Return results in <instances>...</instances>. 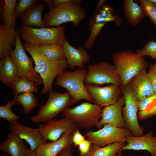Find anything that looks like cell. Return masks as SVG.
<instances>
[{
  "label": "cell",
  "mask_w": 156,
  "mask_h": 156,
  "mask_svg": "<svg viewBox=\"0 0 156 156\" xmlns=\"http://www.w3.org/2000/svg\"><path fill=\"white\" fill-rule=\"evenodd\" d=\"M24 48L31 55L35 63V70L43 81L41 92L44 94L53 90L52 84L56 77L69 67L67 60H54L47 57L36 45L26 42L23 44Z\"/></svg>",
  "instance_id": "6da1fadb"
},
{
  "label": "cell",
  "mask_w": 156,
  "mask_h": 156,
  "mask_svg": "<svg viewBox=\"0 0 156 156\" xmlns=\"http://www.w3.org/2000/svg\"><path fill=\"white\" fill-rule=\"evenodd\" d=\"M113 62L121 80V86L128 84L130 80L149 64L144 57L131 50L122 51L114 53Z\"/></svg>",
  "instance_id": "7a4b0ae2"
},
{
  "label": "cell",
  "mask_w": 156,
  "mask_h": 156,
  "mask_svg": "<svg viewBox=\"0 0 156 156\" xmlns=\"http://www.w3.org/2000/svg\"><path fill=\"white\" fill-rule=\"evenodd\" d=\"M85 9L80 4L70 2L55 6L47 12L42 18L46 27H58L61 24L72 22L73 27H77L86 16Z\"/></svg>",
  "instance_id": "3957f363"
},
{
  "label": "cell",
  "mask_w": 156,
  "mask_h": 156,
  "mask_svg": "<svg viewBox=\"0 0 156 156\" xmlns=\"http://www.w3.org/2000/svg\"><path fill=\"white\" fill-rule=\"evenodd\" d=\"M20 37L25 42L38 45L55 44L62 45L67 38L62 25L51 28H34L20 25L17 29Z\"/></svg>",
  "instance_id": "277c9868"
},
{
  "label": "cell",
  "mask_w": 156,
  "mask_h": 156,
  "mask_svg": "<svg viewBox=\"0 0 156 156\" xmlns=\"http://www.w3.org/2000/svg\"><path fill=\"white\" fill-rule=\"evenodd\" d=\"M87 73L86 70L80 68L72 72L65 71L57 76L55 83L67 90L72 97L73 104L82 99L94 102L84 84Z\"/></svg>",
  "instance_id": "5b68a950"
},
{
  "label": "cell",
  "mask_w": 156,
  "mask_h": 156,
  "mask_svg": "<svg viewBox=\"0 0 156 156\" xmlns=\"http://www.w3.org/2000/svg\"><path fill=\"white\" fill-rule=\"evenodd\" d=\"M49 96L47 102L41 106L37 114L31 118L33 123L47 124L73 104L72 97L67 91L60 93L52 90L49 92Z\"/></svg>",
  "instance_id": "8992f818"
},
{
  "label": "cell",
  "mask_w": 156,
  "mask_h": 156,
  "mask_svg": "<svg viewBox=\"0 0 156 156\" xmlns=\"http://www.w3.org/2000/svg\"><path fill=\"white\" fill-rule=\"evenodd\" d=\"M102 107L95 104L84 102L62 112L78 128L89 129L96 126L101 118Z\"/></svg>",
  "instance_id": "52a82bcc"
},
{
  "label": "cell",
  "mask_w": 156,
  "mask_h": 156,
  "mask_svg": "<svg viewBox=\"0 0 156 156\" xmlns=\"http://www.w3.org/2000/svg\"><path fill=\"white\" fill-rule=\"evenodd\" d=\"M114 22L118 26L122 23L121 19L110 6L103 5L100 10L91 17L89 22L90 34L84 42V48L90 50L95 44V40L103 27L107 23Z\"/></svg>",
  "instance_id": "ba28073f"
},
{
  "label": "cell",
  "mask_w": 156,
  "mask_h": 156,
  "mask_svg": "<svg viewBox=\"0 0 156 156\" xmlns=\"http://www.w3.org/2000/svg\"><path fill=\"white\" fill-rule=\"evenodd\" d=\"M121 88L125 102V106L122 108V114L126 128L133 135L142 136L144 135V131L143 128L138 122V100L129 84L121 86Z\"/></svg>",
  "instance_id": "9c48e42d"
},
{
  "label": "cell",
  "mask_w": 156,
  "mask_h": 156,
  "mask_svg": "<svg viewBox=\"0 0 156 156\" xmlns=\"http://www.w3.org/2000/svg\"><path fill=\"white\" fill-rule=\"evenodd\" d=\"M18 30L16 46L9 56L15 63L19 77L36 82L38 85L43 83L41 77L33 68L34 60L26 54Z\"/></svg>",
  "instance_id": "30bf717a"
},
{
  "label": "cell",
  "mask_w": 156,
  "mask_h": 156,
  "mask_svg": "<svg viewBox=\"0 0 156 156\" xmlns=\"http://www.w3.org/2000/svg\"><path fill=\"white\" fill-rule=\"evenodd\" d=\"M103 127L96 131H86L85 135L92 143L104 147L118 142H125L127 137L133 135L127 128H122L105 124Z\"/></svg>",
  "instance_id": "8fae6325"
},
{
  "label": "cell",
  "mask_w": 156,
  "mask_h": 156,
  "mask_svg": "<svg viewBox=\"0 0 156 156\" xmlns=\"http://www.w3.org/2000/svg\"><path fill=\"white\" fill-rule=\"evenodd\" d=\"M84 80L88 84L101 85L105 83L121 86V80L115 68L107 62H101L88 66Z\"/></svg>",
  "instance_id": "7c38bea8"
},
{
  "label": "cell",
  "mask_w": 156,
  "mask_h": 156,
  "mask_svg": "<svg viewBox=\"0 0 156 156\" xmlns=\"http://www.w3.org/2000/svg\"><path fill=\"white\" fill-rule=\"evenodd\" d=\"M85 86L94 103L102 107L115 103L122 93L121 86L114 84L104 87L93 84L86 83Z\"/></svg>",
  "instance_id": "4fadbf2b"
},
{
  "label": "cell",
  "mask_w": 156,
  "mask_h": 156,
  "mask_svg": "<svg viewBox=\"0 0 156 156\" xmlns=\"http://www.w3.org/2000/svg\"><path fill=\"white\" fill-rule=\"evenodd\" d=\"M38 128L45 140L51 141L57 140L66 132H74L78 129L70 119L66 117L53 119L45 125L40 124Z\"/></svg>",
  "instance_id": "5bb4252c"
},
{
  "label": "cell",
  "mask_w": 156,
  "mask_h": 156,
  "mask_svg": "<svg viewBox=\"0 0 156 156\" xmlns=\"http://www.w3.org/2000/svg\"><path fill=\"white\" fill-rule=\"evenodd\" d=\"M9 129L29 144L30 150L31 152H35L40 145L47 142L39 128L26 127L18 121H13L10 122Z\"/></svg>",
  "instance_id": "9a60e30c"
},
{
  "label": "cell",
  "mask_w": 156,
  "mask_h": 156,
  "mask_svg": "<svg viewBox=\"0 0 156 156\" xmlns=\"http://www.w3.org/2000/svg\"><path fill=\"white\" fill-rule=\"evenodd\" d=\"M123 96L120 97L115 103L104 107L103 109L101 119L96 125L100 128L105 124L122 128H126L122 114V106L124 104Z\"/></svg>",
  "instance_id": "2e32d148"
},
{
  "label": "cell",
  "mask_w": 156,
  "mask_h": 156,
  "mask_svg": "<svg viewBox=\"0 0 156 156\" xmlns=\"http://www.w3.org/2000/svg\"><path fill=\"white\" fill-rule=\"evenodd\" d=\"M151 131L142 136H128L125 144L119 151L124 150H145L150 153L152 156H156V138Z\"/></svg>",
  "instance_id": "e0dca14e"
},
{
  "label": "cell",
  "mask_w": 156,
  "mask_h": 156,
  "mask_svg": "<svg viewBox=\"0 0 156 156\" xmlns=\"http://www.w3.org/2000/svg\"><path fill=\"white\" fill-rule=\"evenodd\" d=\"M74 133L66 132L56 141L40 145L35 151L34 156H55L64 148L72 144Z\"/></svg>",
  "instance_id": "ac0fdd59"
},
{
  "label": "cell",
  "mask_w": 156,
  "mask_h": 156,
  "mask_svg": "<svg viewBox=\"0 0 156 156\" xmlns=\"http://www.w3.org/2000/svg\"><path fill=\"white\" fill-rule=\"evenodd\" d=\"M62 46L68 64L71 70L74 69L76 66L83 68L84 64L90 62V56L83 47L79 46L76 49L69 44L67 39Z\"/></svg>",
  "instance_id": "d6986e66"
},
{
  "label": "cell",
  "mask_w": 156,
  "mask_h": 156,
  "mask_svg": "<svg viewBox=\"0 0 156 156\" xmlns=\"http://www.w3.org/2000/svg\"><path fill=\"white\" fill-rule=\"evenodd\" d=\"M128 84L138 100L155 94L146 69L141 70L130 80Z\"/></svg>",
  "instance_id": "ffe728a7"
},
{
  "label": "cell",
  "mask_w": 156,
  "mask_h": 156,
  "mask_svg": "<svg viewBox=\"0 0 156 156\" xmlns=\"http://www.w3.org/2000/svg\"><path fill=\"white\" fill-rule=\"evenodd\" d=\"M17 29L1 23L0 24V57L1 60L9 55L15 48Z\"/></svg>",
  "instance_id": "44dd1931"
},
{
  "label": "cell",
  "mask_w": 156,
  "mask_h": 156,
  "mask_svg": "<svg viewBox=\"0 0 156 156\" xmlns=\"http://www.w3.org/2000/svg\"><path fill=\"white\" fill-rule=\"evenodd\" d=\"M0 150L11 156H28L31 152L26 144L11 131L8 134L5 141L0 145Z\"/></svg>",
  "instance_id": "7402d4cb"
},
{
  "label": "cell",
  "mask_w": 156,
  "mask_h": 156,
  "mask_svg": "<svg viewBox=\"0 0 156 156\" xmlns=\"http://www.w3.org/2000/svg\"><path fill=\"white\" fill-rule=\"evenodd\" d=\"M45 8L44 4L39 2L36 3L26 10L20 17L22 25L39 28L46 27L42 18Z\"/></svg>",
  "instance_id": "603a6c76"
},
{
  "label": "cell",
  "mask_w": 156,
  "mask_h": 156,
  "mask_svg": "<svg viewBox=\"0 0 156 156\" xmlns=\"http://www.w3.org/2000/svg\"><path fill=\"white\" fill-rule=\"evenodd\" d=\"M19 77L16 65L9 55L0 60V81L9 87Z\"/></svg>",
  "instance_id": "cb8c5ba5"
},
{
  "label": "cell",
  "mask_w": 156,
  "mask_h": 156,
  "mask_svg": "<svg viewBox=\"0 0 156 156\" xmlns=\"http://www.w3.org/2000/svg\"><path fill=\"white\" fill-rule=\"evenodd\" d=\"M125 16L133 27L136 26L146 16L142 8L133 0H125L123 4Z\"/></svg>",
  "instance_id": "d4e9b609"
},
{
  "label": "cell",
  "mask_w": 156,
  "mask_h": 156,
  "mask_svg": "<svg viewBox=\"0 0 156 156\" xmlns=\"http://www.w3.org/2000/svg\"><path fill=\"white\" fill-rule=\"evenodd\" d=\"M16 0H0L1 23L15 28L16 20L15 10Z\"/></svg>",
  "instance_id": "484cf974"
},
{
  "label": "cell",
  "mask_w": 156,
  "mask_h": 156,
  "mask_svg": "<svg viewBox=\"0 0 156 156\" xmlns=\"http://www.w3.org/2000/svg\"><path fill=\"white\" fill-rule=\"evenodd\" d=\"M125 144V142H118L100 147L92 143L88 152L81 156H116L119 151Z\"/></svg>",
  "instance_id": "4316f807"
},
{
  "label": "cell",
  "mask_w": 156,
  "mask_h": 156,
  "mask_svg": "<svg viewBox=\"0 0 156 156\" xmlns=\"http://www.w3.org/2000/svg\"><path fill=\"white\" fill-rule=\"evenodd\" d=\"M38 84L35 82L19 77L9 86L12 90V95L15 96L25 92H36Z\"/></svg>",
  "instance_id": "83f0119b"
},
{
  "label": "cell",
  "mask_w": 156,
  "mask_h": 156,
  "mask_svg": "<svg viewBox=\"0 0 156 156\" xmlns=\"http://www.w3.org/2000/svg\"><path fill=\"white\" fill-rule=\"evenodd\" d=\"M16 104L21 105L23 112L28 114L34 108L40 106L37 98L32 92H25L14 96Z\"/></svg>",
  "instance_id": "f1b7e54d"
},
{
  "label": "cell",
  "mask_w": 156,
  "mask_h": 156,
  "mask_svg": "<svg viewBox=\"0 0 156 156\" xmlns=\"http://www.w3.org/2000/svg\"><path fill=\"white\" fill-rule=\"evenodd\" d=\"M37 46L42 53L49 58L56 60L66 59L62 45L51 44Z\"/></svg>",
  "instance_id": "f546056e"
},
{
  "label": "cell",
  "mask_w": 156,
  "mask_h": 156,
  "mask_svg": "<svg viewBox=\"0 0 156 156\" xmlns=\"http://www.w3.org/2000/svg\"><path fill=\"white\" fill-rule=\"evenodd\" d=\"M16 104L15 100L12 99L8 101L6 105L0 106V117L10 122L17 121L20 117L14 114L11 111L12 106Z\"/></svg>",
  "instance_id": "4dcf8cb0"
},
{
  "label": "cell",
  "mask_w": 156,
  "mask_h": 156,
  "mask_svg": "<svg viewBox=\"0 0 156 156\" xmlns=\"http://www.w3.org/2000/svg\"><path fill=\"white\" fill-rule=\"evenodd\" d=\"M140 5L146 16H148L156 26V4L150 0H140Z\"/></svg>",
  "instance_id": "1f68e13d"
},
{
  "label": "cell",
  "mask_w": 156,
  "mask_h": 156,
  "mask_svg": "<svg viewBox=\"0 0 156 156\" xmlns=\"http://www.w3.org/2000/svg\"><path fill=\"white\" fill-rule=\"evenodd\" d=\"M136 52L141 56H148L154 60H156V40L148 41L143 47L138 49Z\"/></svg>",
  "instance_id": "d6a6232c"
},
{
  "label": "cell",
  "mask_w": 156,
  "mask_h": 156,
  "mask_svg": "<svg viewBox=\"0 0 156 156\" xmlns=\"http://www.w3.org/2000/svg\"><path fill=\"white\" fill-rule=\"evenodd\" d=\"M38 0H18L15 10L16 19L21 15L28 9L36 3L39 2Z\"/></svg>",
  "instance_id": "836d02e7"
},
{
  "label": "cell",
  "mask_w": 156,
  "mask_h": 156,
  "mask_svg": "<svg viewBox=\"0 0 156 156\" xmlns=\"http://www.w3.org/2000/svg\"><path fill=\"white\" fill-rule=\"evenodd\" d=\"M156 104V94L138 100L139 112L150 109Z\"/></svg>",
  "instance_id": "e575fe53"
},
{
  "label": "cell",
  "mask_w": 156,
  "mask_h": 156,
  "mask_svg": "<svg viewBox=\"0 0 156 156\" xmlns=\"http://www.w3.org/2000/svg\"><path fill=\"white\" fill-rule=\"evenodd\" d=\"M147 75L153 91L156 94V62L150 65Z\"/></svg>",
  "instance_id": "d590c367"
},
{
  "label": "cell",
  "mask_w": 156,
  "mask_h": 156,
  "mask_svg": "<svg viewBox=\"0 0 156 156\" xmlns=\"http://www.w3.org/2000/svg\"><path fill=\"white\" fill-rule=\"evenodd\" d=\"M156 116V104L149 110L139 112L138 118L140 120H143Z\"/></svg>",
  "instance_id": "8d00e7d4"
},
{
  "label": "cell",
  "mask_w": 156,
  "mask_h": 156,
  "mask_svg": "<svg viewBox=\"0 0 156 156\" xmlns=\"http://www.w3.org/2000/svg\"><path fill=\"white\" fill-rule=\"evenodd\" d=\"M92 144L90 141L85 139L79 144L78 146V150L81 156L85 155L88 152Z\"/></svg>",
  "instance_id": "74e56055"
},
{
  "label": "cell",
  "mask_w": 156,
  "mask_h": 156,
  "mask_svg": "<svg viewBox=\"0 0 156 156\" xmlns=\"http://www.w3.org/2000/svg\"><path fill=\"white\" fill-rule=\"evenodd\" d=\"M86 137L82 135L78 129L74 133L73 137V143L76 146L85 140Z\"/></svg>",
  "instance_id": "f35d334b"
},
{
  "label": "cell",
  "mask_w": 156,
  "mask_h": 156,
  "mask_svg": "<svg viewBox=\"0 0 156 156\" xmlns=\"http://www.w3.org/2000/svg\"><path fill=\"white\" fill-rule=\"evenodd\" d=\"M73 151L72 144L64 148L55 156H72Z\"/></svg>",
  "instance_id": "ab89813d"
},
{
  "label": "cell",
  "mask_w": 156,
  "mask_h": 156,
  "mask_svg": "<svg viewBox=\"0 0 156 156\" xmlns=\"http://www.w3.org/2000/svg\"><path fill=\"white\" fill-rule=\"evenodd\" d=\"M83 1L82 0H53V3L54 6L70 2H74L80 5Z\"/></svg>",
  "instance_id": "60d3db41"
},
{
  "label": "cell",
  "mask_w": 156,
  "mask_h": 156,
  "mask_svg": "<svg viewBox=\"0 0 156 156\" xmlns=\"http://www.w3.org/2000/svg\"><path fill=\"white\" fill-rule=\"evenodd\" d=\"M106 0H100L98 1V4L96 7V9L95 11V13H96L98 12L101 9V7L106 2Z\"/></svg>",
  "instance_id": "b9f144b4"
},
{
  "label": "cell",
  "mask_w": 156,
  "mask_h": 156,
  "mask_svg": "<svg viewBox=\"0 0 156 156\" xmlns=\"http://www.w3.org/2000/svg\"><path fill=\"white\" fill-rule=\"evenodd\" d=\"M47 5L49 9L54 7L53 3V0H43Z\"/></svg>",
  "instance_id": "7bdbcfd3"
},
{
  "label": "cell",
  "mask_w": 156,
  "mask_h": 156,
  "mask_svg": "<svg viewBox=\"0 0 156 156\" xmlns=\"http://www.w3.org/2000/svg\"><path fill=\"white\" fill-rule=\"evenodd\" d=\"M116 156H123L122 151H120L118 152Z\"/></svg>",
  "instance_id": "ee69618b"
},
{
  "label": "cell",
  "mask_w": 156,
  "mask_h": 156,
  "mask_svg": "<svg viewBox=\"0 0 156 156\" xmlns=\"http://www.w3.org/2000/svg\"><path fill=\"white\" fill-rule=\"evenodd\" d=\"M30 151L31 152L28 156H34L35 154V152H31V151Z\"/></svg>",
  "instance_id": "f6af8a7d"
},
{
  "label": "cell",
  "mask_w": 156,
  "mask_h": 156,
  "mask_svg": "<svg viewBox=\"0 0 156 156\" xmlns=\"http://www.w3.org/2000/svg\"><path fill=\"white\" fill-rule=\"evenodd\" d=\"M151 2L156 4V0H150Z\"/></svg>",
  "instance_id": "bcb514c9"
},
{
  "label": "cell",
  "mask_w": 156,
  "mask_h": 156,
  "mask_svg": "<svg viewBox=\"0 0 156 156\" xmlns=\"http://www.w3.org/2000/svg\"><path fill=\"white\" fill-rule=\"evenodd\" d=\"M156 138V137H155Z\"/></svg>",
  "instance_id": "7dc6e473"
}]
</instances>
